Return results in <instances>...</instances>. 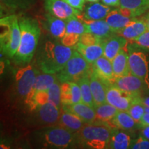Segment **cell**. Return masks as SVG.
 <instances>
[{
  "instance_id": "6da1fadb",
  "label": "cell",
  "mask_w": 149,
  "mask_h": 149,
  "mask_svg": "<svg viewBox=\"0 0 149 149\" xmlns=\"http://www.w3.org/2000/svg\"><path fill=\"white\" fill-rule=\"evenodd\" d=\"M19 23L21 29V41L14 60L16 64H24L29 63L34 55L41 29L38 22L31 18H22Z\"/></svg>"
},
{
  "instance_id": "7a4b0ae2",
  "label": "cell",
  "mask_w": 149,
  "mask_h": 149,
  "mask_svg": "<svg viewBox=\"0 0 149 149\" xmlns=\"http://www.w3.org/2000/svg\"><path fill=\"white\" fill-rule=\"evenodd\" d=\"M73 48L64 44L46 43L39 66L43 72L56 74L64 68L73 53Z\"/></svg>"
},
{
  "instance_id": "3957f363",
  "label": "cell",
  "mask_w": 149,
  "mask_h": 149,
  "mask_svg": "<svg viewBox=\"0 0 149 149\" xmlns=\"http://www.w3.org/2000/svg\"><path fill=\"white\" fill-rule=\"evenodd\" d=\"M0 44L1 52L8 57H14L21 41V29L17 16H7L1 18Z\"/></svg>"
},
{
  "instance_id": "277c9868",
  "label": "cell",
  "mask_w": 149,
  "mask_h": 149,
  "mask_svg": "<svg viewBox=\"0 0 149 149\" xmlns=\"http://www.w3.org/2000/svg\"><path fill=\"white\" fill-rule=\"evenodd\" d=\"M85 124L79 132L76 133L77 140L84 146L95 149L109 148L111 129L105 124Z\"/></svg>"
},
{
  "instance_id": "5b68a950",
  "label": "cell",
  "mask_w": 149,
  "mask_h": 149,
  "mask_svg": "<svg viewBox=\"0 0 149 149\" xmlns=\"http://www.w3.org/2000/svg\"><path fill=\"white\" fill-rule=\"evenodd\" d=\"M93 70L91 64L88 62L76 49L64 68L57 72V79L59 82L77 81L81 78L88 76Z\"/></svg>"
},
{
  "instance_id": "8992f818",
  "label": "cell",
  "mask_w": 149,
  "mask_h": 149,
  "mask_svg": "<svg viewBox=\"0 0 149 149\" xmlns=\"http://www.w3.org/2000/svg\"><path fill=\"white\" fill-rule=\"evenodd\" d=\"M44 141L49 146L58 148H66L77 141L76 133L61 126L46 128L42 133Z\"/></svg>"
},
{
  "instance_id": "52a82bcc",
  "label": "cell",
  "mask_w": 149,
  "mask_h": 149,
  "mask_svg": "<svg viewBox=\"0 0 149 149\" xmlns=\"http://www.w3.org/2000/svg\"><path fill=\"white\" fill-rule=\"evenodd\" d=\"M128 64L130 73L149 85V68L146 55L137 48H128Z\"/></svg>"
},
{
  "instance_id": "ba28073f",
  "label": "cell",
  "mask_w": 149,
  "mask_h": 149,
  "mask_svg": "<svg viewBox=\"0 0 149 149\" xmlns=\"http://www.w3.org/2000/svg\"><path fill=\"white\" fill-rule=\"evenodd\" d=\"M38 71L32 66H28L22 68L16 74L17 88L19 95L26 98L27 102L32 95L35 79Z\"/></svg>"
},
{
  "instance_id": "9c48e42d",
  "label": "cell",
  "mask_w": 149,
  "mask_h": 149,
  "mask_svg": "<svg viewBox=\"0 0 149 149\" xmlns=\"http://www.w3.org/2000/svg\"><path fill=\"white\" fill-rule=\"evenodd\" d=\"M44 6L48 13L65 21L80 15V10L74 8L64 0H45Z\"/></svg>"
},
{
  "instance_id": "30bf717a",
  "label": "cell",
  "mask_w": 149,
  "mask_h": 149,
  "mask_svg": "<svg viewBox=\"0 0 149 149\" xmlns=\"http://www.w3.org/2000/svg\"><path fill=\"white\" fill-rule=\"evenodd\" d=\"M135 97L111 84L107 90V102L119 111H127L133 104Z\"/></svg>"
},
{
  "instance_id": "8fae6325",
  "label": "cell",
  "mask_w": 149,
  "mask_h": 149,
  "mask_svg": "<svg viewBox=\"0 0 149 149\" xmlns=\"http://www.w3.org/2000/svg\"><path fill=\"white\" fill-rule=\"evenodd\" d=\"M66 22L65 35L62 37V44L72 47L79 42L81 35L86 33V27L84 22L80 21L78 17H72Z\"/></svg>"
},
{
  "instance_id": "7c38bea8",
  "label": "cell",
  "mask_w": 149,
  "mask_h": 149,
  "mask_svg": "<svg viewBox=\"0 0 149 149\" xmlns=\"http://www.w3.org/2000/svg\"><path fill=\"white\" fill-rule=\"evenodd\" d=\"M112 84L133 95L139 96L146 84L139 77L129 73L126 76L116 78Z\"/></svg>"
},
{
  "instance_id": "4fadbf2b",
  "label": "cell",
  "mask_w": 149,
  "mask_h": 149,
  "mask_svg": "<svg viewBox=\"0 0 149 149\" xmlns=\"http://www.w3.org/2000/svg\"><path fill=\"white\" fill-rule=\"evenodd\" d=\"M62 110L77 115L85 124H93L97 121L96 113L94 108L83 102L62 105Z\"/></svg>"
},
{
  "instance_id": "5bb4252c",
  "label": "cell",
  "mask_w": 149,
  "mask_h": 149,
  "mask_svg": "<svg viewBox=\"0 0 149 149\" xmlns=\"http://www.w3.org/2000/svg\"><path fill=\"white\" fill-rule=\"evenodd\" d=\"M93 72L104 82L111 85L115 79L111 60L103 55L92 64Z\"/></svg>"
},
{
  "instance_id": "9a60e30c",
  "label": "cell",
  "mask_w": 149,
  "mask_h": 149,
  "mask_svg": "<svg viewBox=\"0 0 149 149\" xmlns=\"http://www.w3.org/2000/svg\"><path fill=\"white\" fill-rule=\"evenodd\" d=\"M61 105H69L81 102V89L74 81L64 82L61 85Z\"/></svg>"
},
{
  "instance_id": "2e32d148",
  "label": "cell",
  "mask_w": 149,
  "mask_h": 149,
  "mask_svg": "<svg viewBox=\"0 0 149 149\" xmlns=\"http://www.w3.org/2000/svg\"><path fill=\"white\" fill-rule=\"evenodd\" d=\"M89 79L95 105L107 103V90L108 86L110 85L104 82L93 71L89 75Z\"/></svg>"
},
{
  "instance_id": "e0dca14e",
  "label": "cell",
  "mask_w": 149,
  "mask_h": 149,
  "mask_svg": "<svg viewBox=\"0 0 149 149\" xmlns=\"http://www.w3.org/2000/svg\"><path fill=\"white\" fill-rule=\"evenodd\" d=\"M86 27V33L96 35L103 40L113 36L115 33L113 32L111 27L106 20H84Z\"/></svg>"
},
{
  "instance_id": "ac0fdd59",
  "label": "cell",
  "mask_w": 149,
  "mask_h": 149,
  "mask_svg": "<svg viewBox=\"0 0 149 149\" xmlns=\"http://www.w3.org/2000/svg\"><path fill=\"white\" fill-rule=\"evenodd\" d=\"M74 47L78 53L91 64L104 55V44L86 45L79 42Z\"/></svg>"
},
{
  "instance_id": "d6986e66",
  "label": "cell",
  "mask_w": 149,
  "mask_h": 149,
  "mask_svg": "<svg viewBox=\"0 0 149 149\" xmlns=\"http://www.w3.org/2000/svg\"><path fill=\"white\" fill-rule=\"evenodd\" d=\"M135 19L136 18L128 17L124 15L119 8L113 9L110 11L105 20L111 27L113 32L115 34H118L124 28H125Z\"/></svg>"
},
{
  "instance_id": "ffe728a7",
  "label": "cell",
  "mask_w": 149,
  "mask_h": 149,
  "mask_svg": "<svg viewBox=\"0 0 149 149\" xmlns=\"http://www.w3.org/2000/svg\"><path fill=\"white\" fill-rule=\"evenodd\" d=\"M126 44L127 40L121 35L109 37L104 43V56L112 61Z\"/></svg>"
},
{
  "instance_id": "44dd1931",
  "label": "cell",
  "mask_w": 149,
  "mask_h": 149,
  "mask_svg": "<svg viewBox=\"0 0 149 149\" xmlns=\"http://www.w3.org/2000/svg\"><path fill=\"white\" fill-rule=\"evenodd\" d=\"M38 108L39 119L44 124L53 125L59 122L61 114L60 109L51 102H47Z\"/></svg>"
},
{
  "instance_id": "7402d4cb",
  "label": "cell",
  "mask_w": 149,
  "mask_h": 149,
  "mask_svg": "<svg viewBox=\"0 0 149 149\" xmlns=\"http://www.w3.org/2000/svg\"><path fill=\"white\" fill-rule=\"evenodd\" d=\"M44 27L52 36L56 38H62L65 35L66 22L57 18L53 15L48 13L45 15Z\"/></svg>"
},
{
  "instance_id": "603a6c76",
  "label": "cell",
  "mask_w": 149,
  "mask_h": 149,
  "mask_svg": "<svg viewBox=\"0 0 149 149\" xmlns=\"http://www.w3.org/2000/svg\"><path fill=\"white\" fill-rule=\"evenodd\" d=\"M148 30L146 23L144 19H135L125 28H124L118 33V35L124 37L127 40L133 41Z\"/></svg>"
},
{
  "instance_id": "cb8c5ba5",
  "label": "cell",
  "mask_w": 149,
  "mask_h": 149,
  "mask_svg": "<svg viewBox=\"0 0 149 149\" xmlns=\"http://www.w3.org/2000/svg\"><path fill=\"white\" fill-rule=\"evenodd\" d=\"M111 62L115 79L130 73L128 64V52L126 51L124 48L119 52Z\"/></svg>"
},
{
  "instance_id": "d4e9b609",
  "label": "cell",
  "mask_w": 149,
  "mask_h": 149,
  "mask_svg": "<svg viewBox=\"0 0 149 149\" xmlns=\"http://www.w3.org/2000/svg\"><path fill=\"white\" fill-rule=\"evenodd\" d=\"M132 139L124 130L113 127L111 129V140L109 148L127 149L129 148Z\"/></svg>"
},
{
  "instance_id": "484cf974",
  "label": "cell",
  "mask_w": 149,
  "mask_h": 149,
  "mask_svg": "<svg viewBox=\"0 0 149 149\" xmlns=\"http://www.w3.org/2000/svg\"><path fill=\"white\" fill-rule=\"evenodd\" d=\"M111 9L109 6L104 3L92 2L86 7L84 17L87 20L105 19Z\"/></svg>"
},
{
  "instance_id": "4316f807",
  "label": "cell",
  "mask_w": 149,
  "mask_h": 149,
  "mask_svg": "<svg viewBox=\"0 0 149 149\" xmlns=\"http://www.w3.org/2000/svg\"><path fill=\"white\" fill-rule=\"evenodd\" d=\"M84 124L85 123L77 115L64 111L61 113L58 122L59 126L66 128L72 133L79 132L83 128Z\"/></svg>"
},
{
  "instance_id": "83f0119b",
  "label": "cell",
  "mask_w": 149,
  "mask_h": 149,
  "mask_svg": "<svg viewBox=\"0 0 149 149\" xmlns=\"http://www.w3.org/2000/svg\"><path fill=\"white\" fill-rule=\"evenodd\" d=\"M111 123L113 125V127L126 131L134 130L137 128V124H139L136 122L126 111H119L116 115L112 119Z\"/></svg>"
},
{
  "instance_id": "f1b7e54d",
  "label": "cell",
  "mask_w": 149,
  "mask_h": 149,
  "mask_svg": "<svg viewBox=\"0 0 149 149\" xmlns=\"http://www.w3.org/2000/svg\"><path fill=\"white\" fill-rule=\"evenodd\" d=\"M57 76L55 74H50L45 73L44 74H38L36 77L34 87H33V91L31 95V97L26 103H29L31 98L33 97V95L35 92L40 91H47L54 83L57 81Z\"/></svg>"
},
{
  "instance_id": "f546056e",
  "label": "cell",
  "mask_w": 149,
  "mask_h": 149,
  "mask_svg": "<svg viewBox=\"0 0 149 149\" xmlns=\"http://www.w3.org/2000/svg\"><path fill=\"white\" fill-rule=\"evenodd\" d=\"M120 8L131 10L134 17H137L149 8V0H120Z\"/></svg>"
},
{
  "instance_id": "4dcf8cb0",
  "label": "cell",
  "mask_w": 149,
  "mask_h": 149,
  "mask_svg": "<svg viewBox=\"0 0 149 149\" xmlns=\"http://www.w3.org/2000/svg\"><path fill=\"white\" fill-rule=\"evenodd\" d=\"M94 109L96 113L97 120L104 123L111 122L119 111L117 108L109 103L95 105Z\"/></svg>"
},
{
  "instance_id": "1f68e13d",
  "label": "cell",
  "mask_w": 149,
  "mask_h": 149,
  "mask_svg": "<svg viewBox=\"0 0 149 149\" xmlns=\"http://www.w3.org/2000/svg\"><path fill=\"white\" fill-rule=\"evenodd\" d=\"M90 75V74H89ZM89 75L86 76L81 78L77 81L80 89H81V102L84 103L87 105L90 106L91 107L94 108L95 103L93 100L92 92L90 86V79H89Z\"/></svg>"
},
{
  "instance_id": "d6a6232c",
  "label": "cell",
  "mask_w": 149,
  "mask_h": 149,
  "mask_svg": "<svg viewBox=\"0 0 149 149\" xmlns=\"http://www.w3.org/2000/svg\"><path fill=\"white\" fill-rule=\"evenodd\" d=\"M130 116L137 122H139L142 117L144 116L145 111V106L141 102V97L140 96L135 97L133 104L129 107L127 111Z\"/></svg>"
},
{
  "instance_id": "836d02e7",
  "label": "cell",
  "mask_w": 149,
  "mask_h": 149,
  "mask_svg": "<svg viewBox=\"0 0 149 149\" xmlns=\"http://www.w3.org/2000/svg\"><path fill=\"white\" fill-rule=\"evenodd\" d=\"M48 102L54 104L59 109L61 108V86L57 81L54 83L53 85L48 89Z\"/></svg>"
},
{
  "instance_id": "e575fe53",
  "label": "cell",
  "mask_w": 149,
  "mask_h": 149,
  "mask_svg": "<svg viewBox=\"0 0 149 149\" xmlns=\"http://www.w3.org/2000/svg\"><path fill=\"white\" fill-rule=\"evenodd\" d=\"M33 0H1V5L9 8H24L32 3Z\"/></svg>"
},
{
  "instance_id": "d590c367",
  "label": "cell",
  "mask_w": 149,
  "mask_h": 149,
  "mask_svg": "<svg viewBox=\"0 0 149 149\" xmlns=\"http://www.w3.org/2000/svg\"><path fill=\"white\" fill-rule=\"evenodd\" d=\"M106 40H103L96 35L89 33H86L80 37L79 42L83 43L86 45H93V44H102Z\"/></svg>"
},
{
  "instance_id": "8d00e7d4",
  "label": "cell",
  "mask_w": 149,
  "mask_h": 149,
  "mask_svg": "<svg viewBox=\"0 0 149 149\" xmlns=\"http://www.w3.org/2000/svg\"><path fill=\"white\" fill-rule=\"evenodd\" d=\"M129 148L132 149H149V139L143 135L131 141Z\"/></svg>"
},
{
  "instance_id": "74e56055",
  "label": "cell",
  "mask_w": 149,
  "mask_h": 149,
  "mask_svg": "<svg viewBox=\"0 0 149 149\" xmlns=\"http://www.w3.org/2000/svg\"><path fill=\"white\" fill-rule=\"evenodd\" d=\"M133 42L139 47L149 49V30L134 40Z\"/></svg>"
},
{
  "instance_id": "f35d334b",
  "label": "cell",
  "mask_w": 149,
  "mask_h": 149,
  "mask_svg": "<svg viewBox=\"0 0 149 149\" xmlns=\"http://www.w3.org/2000/svg\"><path fill=\"white\" fill-rule=\"evenodd\" d=\"M64 1L71 6L72 7H73L74 8L81 11L84 8V6L86 0H64Z\"/></svg>"
},
{
  "instance_id": "ab89813d",
  "label": "cell",
  "mask_w": 149,
  "mask_h": 149,
  "mask_svg": "<svg viewBox=\"0 0 149 149\" xmlns=\"http://www.w3.org/2000/svg\"><path fill=\"white\" fill-rule=\"evenodd\" d=\"M104 4L109 6L120 7V0H102Z\"/></svg>"
},
{
  "instance_id": "60d3db41",
  "label": "cell",
  "mask_w": 149,
  "mask_h": 149,
  "mask_svg": "<svg viewBox=\"0 0 149 149\" xmlns=\"http://www.w3.org/2000/svg\"><path fill=\"white\" fill-rule=\"evenodd\" d=\"M139 123L140 126H149V113H145Z\"/></svg>"
},
{
  "instance_id": "b9f144b4",
  "label": "cell",
  "mask_w": 149,
  "mask_h": 149,
  "mask_svg": "<svg viewBox=\"0 0 149 149\" xmlns=\"http://www.w3.org/2000/svg\"><path fill=\"white\" fill-rule=\"evenodd\" d=\"M141 135L149 139V126H141Z\"/></svg>"
},
{
  "instance_id": "7bdbcfd3",
  "label": "cell",
  "mask_w": 149,
  "mask_h": 149,
  "mask_svg": "<svg viewBox=\"0 0 149 149\" xmlns=\"http://www.w3.org/2000/svg\"><path fill=\"white\" fill-rule=\"evenodd\" d=\"M141 102L146 107L149 108V96L144 98H141Z\"/></svg>"
},
{
  "instance_id": "ee69618b",
  "label": "cell",
  "mask_w": 149,
  "mask_h": 149,
  "mask_svg": "<svg viewBox=\"0 0 149 149\" xmlns=\"http://www.w3.org/2000/svg\"><path fill=\"white\" fill-rule=\"evenodd\" d=\"M144 21L146 22V25H147V27H148V29L149 30V13H148V14L146 15V16L144 17Z\"/></svg>"
},
{
  "instance_id": "f6af8a7d",
  "label": "cell",
  "mask_w": 149,
  "mask_h": 149,
  "mask_svg": "<svg viewBox=\"0 0 149 149\" xmlns=\"http://www.w3.org/2000/svg\"><path fill=\"white\" fill-rule=\"evenodd\" d=\"M87 1H88V2H97L99 0H87Z\"/></svg>"
},
{
  "instance_id": "bcb514c9",
  "label": "cell",
  "mask_w": 149,
  "mask_h": 149,
  "mask_svg": "<svg viewBox=\"0 0 149 149\" xmlns=\"http://www.w3.org/2000/svg\"><path fill=\"white\" fill-rule=\"evenodd\" d=\"M145 111H146V113H149V108L145 107Z\"/></svg>"
}]
</instances>
